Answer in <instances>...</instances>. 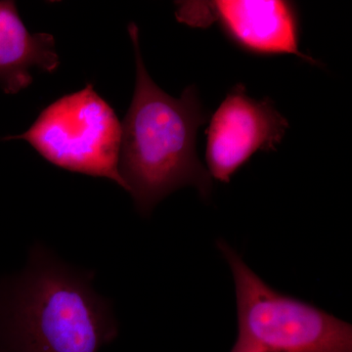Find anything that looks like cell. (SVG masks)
Here are the masks:
<instances>
[{
	"instance_id": "7",
	"label": "cell",
	"mask_w": 352,
	"mask_h": 352,
	"mask_svg": "<svg viewBox=\"0 0 352 352\" xmlns=\"http://www.w3.org/2000/svg\"><path fill=\"white\" fill-rule=\"evenodd\" d=\"M59 66L56 46L48 34L28 31L13 1H0V85L8 94L32 83V69L53 72Z\"/></svg>"
},
{
	"instance_id": "2",
	"label": "cell",
	"mask_w": 352,
	"mask_h": 352,
	"mask_svg": "<svg viewBox=\"0 0 352 352\" xmlns=\"http://www.w3.org/2000/svg\"><path fill=\"white\" fill-rule=\"evenodd\" d=\"M136 63L133 99L122 124L119 171L136 208L148 217L176 190L194 186L204 200L212 176L196 151L197 132L207 116L194 87L179 98L161 89L148 74L139 46L138 25H129Z\"/></svg>"
},
{
	"instance_id": "4",
	"label": "cell",
	"mask_w": 352,
	"mask_h": 352,
	"mask_svg": "<svg viewBox=\"0 0 352 352\" xmlns=\"http://www.w3.org/2000/svg\"><path fill=\"white\" fill-rule=\"evenodd\" d=\"M7 139L27 141L64 170L108 178L124 189L119 171L122 124L91 85L55 101L29 131Z\"/></svg>"
},
{
	"instance_id": "6",
	"label": "cell",
	"mask_w": 352,
	"mask_h": 352,
	"mask_svg": "<svg viewBox=\"0 0 352 352\" xmlns=\"http://www.w3.org/2000/svg\"><path fill=\"white\" fill-rule=\"evenodd\" d=\"M289 127L270 99L252 98L242 85L226 95L207 131L208 171L220 182L232 176L256 152L275 151Z\"/></svg>"
},
{
	"instance_id": "3",
	"label": "cell",
	"mask_w": 352,
	"mask_h": 352,
	"mask_svg": "<svg viewBox=\"0 0 352 352\" xmlns=\"http://www.w3.org/2000/svg\"><path fill=\"white\" fill-rule=\"evenodd\" d=\"M217 245L235 283L238 335L230 352H352L351 324L280 293L226 241Z\"/></svg>"
},
{
	"instance_id": "5",
	"label": "cell",
	"mask_w": 352,
	"mask_h": 352,
	"mask_svg": "<svg viewBox=\"0 0 352 352\" xmlns=\"http://www.w3.org/2000/svg\"><path fill=\"white\" fill-rule=\"evenodd\" d=\"M177 19L193 27L217 22L241 50L258 55H296L317 65L300 50V20L295 3L281 0L182 2Z\"/></svg>"
},
{
	"instance_id": "8",
	"label": "cell",
	"mask_w": 352,
	"mask_h": 352,
	"mask_svg": "<svg viewBox=\"0 0 352 352\" xmlns=\"http://www.w3.org/2000/svg\"><path fill=\"white\" fill-rule=\"evenodd\" d=\"M0 352H6V351H4L3 346H2L1 342H0Z\"/></svg>"
},
{
	"instance_id": "1",
	"label": "cell",
	"mask_w": 352,
	"mask_h": 352,
	"mask_svg": "<svg viewBox=\"0 0 352 352\" xmlns=\"http://www.w3.org/2000/svg\"><path fill=\"white\" fill-rule=\"evenodd\" d=\"M94 273L34 245L22 273L0 282V342L6 352H100L118 337L112 305Z\"/></svg>"
}]
</instances>
